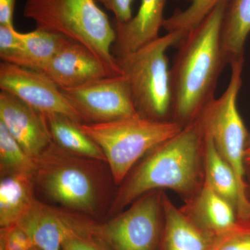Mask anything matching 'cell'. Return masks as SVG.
Wrapping results in <instances>:
<instances>
[{"label":"cell","instance_id":"cell-30","mask_svg":"<svg viewBox=\"0 0 250 250\" xmlns=\"http://www.w3.org/2000/svg\"><path fill=\"white\" fill-rule=\"evenodd\" d=\"M246 181L248 184V197L250 202V166H246Z\"/></svg>","mask_w":250,"mask_h":250},{"label":"cell","instance_id":"cell-21","mask_svg":"<svg viewBox=\"0 0 250 250\" xmlns=\"http://www.w3.org/2000/svg\"><path fill=\"white\" fill-rule=\"evenodd\" d=\"M27 59L28 68L42 72L70 39L62 34L36 28L27 33L17 31Z\"/></svg>","mask_w":250,"mask_h":250},{"label":"cell","instance_id":"cell-7","mask_svg":"<svg viewBox=\"0 0 250 250\" xmlns=\"http://www.w3.org/2000/svg\"><path fill=\"white\" fill-rule=\"evenodd\" d=\"M245 58L231 64V76L226 90L215 99L200 114L202 124L220 156L236 174L241 196V209L238 220H250L245 153L249 134L237 106L243 85Z\"/></svg>","mask_w":250,"mask_h":250},{"label":"cell","instance_id":"cell-32","mask_svg":"<svg viewBox=\"0 0 250 250\" xmlns=\"http://www.w3.org/2000/svg\"><path fill=\"white\" fill-rule=\"evenodd\" d=\"M250 134L249 135V138H248V146H247V147H248V146H250Z\"/></svg>","mask_w":250,"mask_h":250},{"label":"cell","instance_id":"cell-10","mask_svg":"<svg viewBox=\"0 0 250 250\" xmlns=\"http://www.w3.org/2000/svg\"><path fill=\"white\" fill-rule=\"evenodd\" d=\"M17 225L41 250H62V243L68 237L98 236L99 228V224L84 214L52 207L36 199Z\"/></svg>","mask_w":250,"mask_h":250},{"label":"cell","instance_id":"cell-5","mask_svg":"<svg viewBox=\"0 0 250 250\" xmlns=\"http://www.w3.org/2000/svg\"><path fill=\"white\" fill-rule=\"evenodd\" d=\"M185 34L179 31L167 32L137 50L116 57L140 116L154 121H171L167 52L170 47L177 45Z\"/></svg>","mask_w":250,"mask_h":250},{"label":"cell","instance_id":"cell-22","mask_svg":"<svg viewBox=\"0 0 250 250\" xmlns=\"http://www.w3.org/2000/svg\"><path fill=\"white\" fill-rule=\"evenodd\" d=\"M36 159H33L11 136L0 122V169L1 176L13 173L34 174Z\"/></svg>","mask_w":250,"mask_h":250},{"label":"cell","instance_id":"cell-18","mask_svg":"<svg viewBox=\"0 0 250 250\" xmlns=\"http://www.w3.org/2000/svg\"><path fill=\"white\" fill-rule=\"evenodd\" d=\"M250 34V0H229L221 27L222 50L229 65L245 58V45Z\"/></svg>","mask_w":250,"mask_h":250},{"label":"cell","instance_id":"cell-33","mask_svg":"<svg viewBox=\"0 0 250 250\" xmlns=\"http://www.w3.org/2000/svg\"><path fill=\"white\" fill-rule=\"evenodd\" d=\"M31 250H39V248H36V247H34V248H32V249H31Z\"/></svg>","mask_w":250,"mask_h":250},{"label":"cell","instance_id":"cell-3","mask_svg":"<svg viewBox=\"0 0 250 250\" xmlns=\"http://www.w3.org/2000/svg\"><path fill=\"white\" fill-rule=\"evenodd\" d=\"M95 0H27L23 15L37 28L62 34L90 49L113 75H121L111 49L116 32Z\"/></svg>","mask_w":250,"mask_h":250},{"label":"cell","instance_id":"cell-4","mask_svg":"<svg viewBox=\"0 0 250 250\" xmlns=\"http://www.w3.org/2000/svg\"><path fill=\"white\" fill-rule=\"evenodd\" d=\"M93 161L67 152L52 142L36 159L35 185L67 209L96 215L103 187Z\"/></svg>","mask_w":250,"mask_h":250},{"label":"cell","instance_id":"cell-26","mask_svg":"<svg viewBox=\"0 0 250 250\" xmlns=\"http://www.w3.org/2000/svg\"><path fill=\"white\" fill-rule=\"evenodd\" d=\"M34 247L30 237L18 225L1 228L0 250H31Z\"/></svg>","mask_w":250,"mask_h":250},{"label":"cell","instance_id":"cell-24","mask_svg":"<svg viewBox=\"0 0 250 250\" xmlns=\"http://www.w3.org/2000/svg\"><path fill=\"white\" fill-rule=\"evenodd\" d=\"M208 250H250V220H237L223 232L213 236Z\"/></svg>","mask_w":250,"mask_h":250},{"label":"cell","instance_id":"cell-11","mask_svg":"<svg viewBox=\"0 0 250 250\" xmlns=\"http://www.w3.org/2000/svg\"><path fill=\"white\" fill-rule=\"evenodd\" d=\"M0 88L45 114L59 113L84 123L61 88L42 72L1 62Z\"/></svg>","mask_w":250,"mask_h":250},{"label":"cell","instance_id":"cell-15","mask_svg":"<svg viewBox=\"0 0 250 250\" xmlns=\"http://www.w3.org/2000/svg\"><path fill=\"white\" fill-rule=\"evenodd\" d=\"M181 210L206 232L215 236L238 220L236 210L204 181L200 190L185 200Z\"/></svg>","mask_w":250,"mask_h":250},{"label":"cell","instance_id":"cell-13","mask_svg":"<svg viewBox=\"0 0 250 250\" xmlns=\"http://www.w3.org/2000/svg\"><path fill=\"white\" fill-rule=\"evenodd\" d=\"M42 73L61 89L77 88L113 75L107 65L84 45L69 40Z\"/></svg>","mask_w":250,"mask_h":250},{"label":"cell","instance_id":"cell-20","mask_svg":"<svg viewBox=\"0 0 250 250\" xmlns=\"http://www.w3.org/2000/svg\"><path fill=\"white\" fill-rule=\"evenodd\" d=\"M205 181L215 192L233 206L238 217L241 209V196L236 174L219 154L213 140L206 131Z\"/></svg>","mask_w":250,"mask_h":250},{"label":"cell","instance_id":"cell-28","mask_svg":"<svg viewBox=\"0 0 250 250\" xmlns=\"http://www.w3.org/2000/svg\"><path fill=\"white\" fill-rule=\"evenodd\" d=\"M116 17V22H126L133 17V0H95Z\"/></svg>","mask_w":250,"mask_h":250},{"label":"cell","instance_id":"cell-31","mask_svg":"<svg viewBox=\"0 0 250 250\" xmlns=\"http://www.w3.org/2000/svg\"><path fill=\"white\" fill-rule=\"evenodd\" d=\"M245 163L246 166H250V145L247 147L246 153H245Z\"/></svg>","mask_w":250,"mask_h":250},{"label":"cell","instance_id":"cell-1","mask_svg":"<svg viewBox=\"0 0 250 250\" xmlns=\"http://www.w3.org/2000/svg\"><path fill=\"white\" fill-rule=\"evenodd\" d=\"M228 1H223L177 44L170 69L171 121L182 127L195 121L215 100L225 65L221 27Z\"/></svg>","mask_w":250,"mask_h":250},{"label":"cell","instance_id":"cell-23","mask_svg":"<svg viewBox=\"0 0 250 250\" xmlns=\"http://www.w3.org/2000/svg\"><path fill=\"white\" fill-rule=\"evenodd\" d=\"M229 0H189L190 4L184 10H176L170 17L165 18L163 28L167 32L181 31L187 34L201 23L223 1Z\"/></svg>","mask_w":250,"mask_h":250},{"label":"cell","instance_id":"cell-2","mask_svg":"<svg viewBox=\"0 0 250 250\" xmlns=\"http://www.w3.org/2000/svg\"><path fill=\"white\" fill-rule=\"evenodd\" d=\"M205 131L200 116L170 139L153 147L129 172L109 213L117 214L153 190L170 189L185 200L205 181Z\"/></svg>","mask_w":250,"mask_h":250},{"label":"cell","instance_id":"cell-14","mask_svg":"<svg viewBox=\"0 0 250 250\" xmlns=\"http://www.w3.org/2000/svg\"><path fill=\"white\" fill-rule=\"evenodd\" d=\"M166 3V0H141L137 13L129 21L116 23V57L137 50L159 37Z\"/></svg>","mask_w":250,"mask_h":250},{"label":"cell","instance_id":"cell-25","mask_svg":"<svg viewBox=\"0 0 250 250\" xmlns=\"http://www.w3.org/2000/svg\"><path fill=\"white\" fill-rule=\"evenodd\" d=\"M0 58L2 62L28 68L24 47L14 27L0 25Z\"/></svg>","mask_w":250,"mask_h":250},{"label":"cell","instance_id":"cell-9","mask_svg":"<svg viewBox=\"0 0 250 250\" xmlns=\"http://www.w3.org/2000/svg\"><path fill=\"white\" fill-rule=\"evenodd\" d=\"M62 93L83 118L84 123H100L139 116L129 85L123 75L93 81Z\"/></svg>","mask_w":250,"mask_h":250},{"label":"cell","instance_id":"cell-12","mask_svg":"<svg viewBox=\"0 0 250 250\" xmlns=\"http://www.w3.org/2000/svg\"><path fill=\"white\" fill-rule=\"evenodd\" d=\"M0 122L33 159H37L53 142L45 113L3 90L0 92Z\"/></svg>","mask_w":250,"mask_h":250},{"label":"cell","instance_id":"cell-16","mask_svg":"<svg viewBox=\"0 0 250 250\" xmlns=\"http://www.w3.org/2000/svg\"><path fill=\"white\" fill-rule=\"evenodd\" d=\"M164 223L161 250H208L213 236L193 223L166 196L163 199Z\"/></svg>","mask_w":250,"mask_h":250},{"label":"cell","instance_id":"cell-27","mask_svg":"<svg viewBox=\"0 0 250 250\" xmlns=\"http://www.w3.org/2000/svg\"><path fill=\"white\" fill-rule=\"evenodd\" d=\"M62 250H112L97 235H75L62 243Z\"/></svg>","mask_w":250,"mask_h":250},{"label":"cell","instance_id":"cell-6","mask_svg":"<svg viewBox=\"0 0 250 250\" xmlns=\"http://www.w3.org/2000/svg\"><path fill=\"white\" fill-rule=\"evenodd\" d=\"M106 157L113 182H124L136 163L157 145L182 130L172 121H158L140 116L100 123H82Z\"/></svg>","mask_w":250,"mask_h":250},{"label":"cell","instance_id":"cell-19","mask_svg":"<svg viewBox=\"0 0 250 250\" xmlns=\"http://www.w3.org/2000/svg\"><path fill=\"white\" fill-rule=\"evenodd\" d=\"M53 142L67 152L85 159L106 162L96 143L81 128V123L59 113L45 114Z\"/></svg>","mask_w":250,"mask_h":250},{"label":"cell","instance_id":"cell-8","mask_svg":"<svg viewBox=\"0 0 250 250\" xmlns=\"http://www.w3.org/2000/svg\"><path fill=\"white\" fill-rule=\"evenodd\" d=\"M162 190L147 192L125 211L99 225L98 236L112 250H154L164 223Z\"/></svg>","mask_w":250,"mask_h":250},{"label":"cell","instance_id":"cell-17","mask_svg":"<svg viewBox=\"0 0 250 250\" xmlns=\"http://www.w3.org/2000/svg\"><path fill=\"white\" fill-rule=\"evenodd\" d=\"M34 174L13 173L1 176L0 226L17 225L35 200Z\"/></svg>","mask_w":250,"mask_h":250},{"label":"cell","instance_id":"cell-29","mask_svg":"<svg viewBox=\"0 0 250 250\" xmlns=\"http://www.w3.org/2000/svg\"><path fill=\"white\" fill-rule=\"evenodd\" d=\"M16 3V0H0V25L14 27Z\"/></svg>","mask_w":250,"mask_h":250},{"label":"cell","instance_id":"cell-34","mask_svg":"<svg viewBox=\"0 0 250 250\" xmlns=\"http://www.w3.org/2000/svg\"><path fill=\"white\" fill-rule=\"evenodd\" d=\"M187 1H189V0H187Z\"/></svg>","mask_w":250,"mask_h":250}]
</instances>
